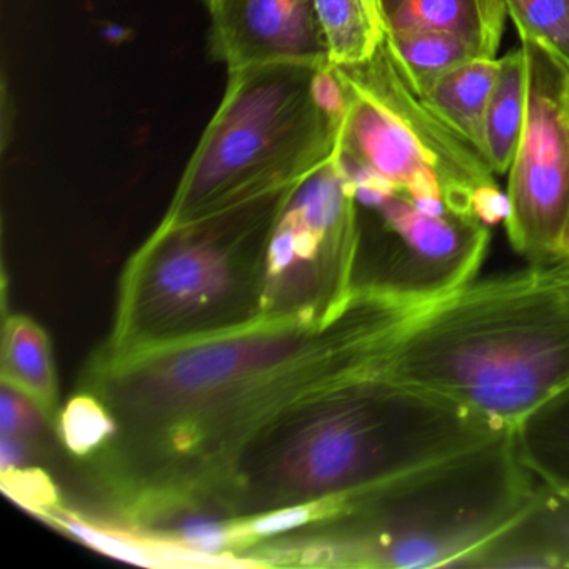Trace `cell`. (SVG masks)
<instances>
[{
	"mask_svg": "<svg viewBox=\"0 0 569 569\" xmlns=\"http://www.w3.org/2000/svg\"><path fill=\"white\" fill-rule=\"evenodd\" d=\"M426 308L352 286L331 306L262 312L119 356L96 352L79 382L111 416L82 461L119 526L159 532L211 518L242 459L306 406L385 371Z\"/></svg>",
	"mask_w": 569,
	"mask_h": 569,
	"instance_id": "cell-1",
	"label": "cell"
},
{
	"mask_svg": "<svg viewBox=\"0 0 569 569\" xmlns=\"http://www.w3.org/2000/svg\"><path fill=\"white\" fill-rule=\"evenodd\" d=\"M499 432L446 399L372 372L306 406L254 446L208 525L299 508L312 528L388 479Z\"/></svg>",
	"mask_w": 569,
	"mask_h": 569,
	"instance_id": "cell-2",
	"label": "cell"
},
{
	"mask_svg": "<svg viewBox=\"0 0 569 569\" xmlns=\"http://www.w3.org/2000/svg\"><path fill=\"white\" fill-rule=\"evenodd\" d=\"M539 481L511 431L388 479L342 505L322 525L266 539L249 566L465 568L515 521Z\"/></svg>",
	"mask_w": 569,
	"mask_h": 569,
	"instance_id": "cell-3",
	"label": "cell"
},
{
	"mask_svg": "<svg viewBox=\"0 0 569 569\" xmlns=\"http://www.w3.org/2000/svg\"><path fill=\"white\" fill-rule=\"evenodd\" d=\"M385 372L512 431L569 385V298L549 268L469 282L411 319Z\"/></svg>",
	"mask_w": 569,
	"mask_h": 569,
	"instance_id": "cell-4",
	"label": "cell"
},
{
	"mask_svg": "<svg viewBox=\"0 0 569 569\" xmlns=\"http://www.w3.org/2000/svg\"><path fill=\"white\" fill-rule=\"evenodd\" d=\"M342 112L332 64L271 62L229 72L224 98L158 228L305 182L338 154Z\"/></svg>",
	"mask_w": 569,
	"mask_h": 569,
	"instance_id": "cell-5",
	"label": "cell"
},
{
	"mask_svg": "<svg viewBox=\"0 0 569 569\" xmlns=\"http://www.w3.org/2000/svg\"><path fill=\"white\" fill-rule=\"evenodd\" d=\"M301 184L178 228H156L122 271L114 325L99 355H124L261 315L269 239Z\"/></svg>",
	"mask_w": 569,
	"mask_h": 569,
	"instance_id": "cell-6",
	"label": "cell"
},
{
	"mask_svg": "<svg viewBox=\"0 0 569 569\" xmlns=\"http://www.w3.org/2000/svg\"><path fill=\"white\" fill-rule=\"evenodd\" d=\"M335 71L345 92L339 152L348 168L375 172L416 201H442L488 226L505 221L508 196L495 172L406 84L386 41L368 61Z\"/></svg>",
	"mask_w": 569,
	"mask_h": 569,
	"instance_id": "cell-7",
	"label": "cell"
},
{
	"mask_svg": "<svg viewBox=\"0 0 569 569\" xmlns=\"http://www.w3.org/2000/svg\"><path fill=\"white\" fill-rule=\"evenodd\" d=\"M359 206L375 212V228L361 224L358 288L428 308L475 281L491 238L481 219L402 191Z\"/></svg>",
	"mask_w": 569,
	"mask_h": 569,
	"instance_id": "cell-8",
	"label": "cell"
},
{
	"mask_svg": "<svg viewBox=\"0 0 569 569\" xmlns=\"http://www.w3.org/2000/svg\"><path fill=\"white\" fill-rule=\"evenodd\" d=\"M361 209L341 152L306 179L269 239L262 312L341 301L355 286Z\"/></svg>",
	"mask_w": 569,
	"mask_h": 569,
	"instance_id": "cell-9",
	"label": "cell"
},
{
	"mask_svg": "<svg viewBox=\"0 0 569 569\" xmlns=\"http://www.w3.org/2000/svg\"><path fill=\"white\" fill-rule=\"evenodd\" d=\"M525 128L509 169L506 231L532 268L565 261L569 244V71L531 44Z\"/></svg>",
	"mask_w": 569,
	"mask_h": 569,
	"instance_id": "cell-10",
	"label": "cell"
},
{
	"mask_svg": "<svg viewBox=\"0 0 569 569\" xmlns=\"http://www.w3.org/2000/svg\"><path fill=\"white\" fill-rule=\"evenodd\" d=\"M212 56L229 72L271 62L329 66L312 0H214Z\"/></svg>",
	"mask_w": 569,
	"mask_h": 569,
	"instance_id": "cell-11",
	"label": "cell"
},
{
	"mask_svg": "<svg viewBox=\"0 0 569 569\" xmlns=\"http://www.w3.org/2000/svg\"><path fill=\"white\" fill-rule=\"evenodd\" d=\"M465 568H569V501L539 482L525 511Z\"/></svg>",
	"mask_w": 569,
	"mask_h": 569,
	"instance_id": "cell-12",
	"label": "cell"
},
{
	"mask_svg": "<svg viewBox=\"0 0 569 569\" xmlns=\"http://www.w3.org/2000/svg\"><path fill=\"white\" fill-rule=\"evenodd\" d=\"M508 18L505 0H405L389 19L388 32H446L482 59H496Z\"/></svg>",
	"mask_w": 569,
	"mask_h": 569,
	"instance_id": "cell-13",
	"label": "cell"
},
{
	"mask_svg": "<svg viewBox=\"0 0 569 569\" xmlns=\"http://www.w3.org/2000/svg\"><path fill=\"white\" fill-rule=\"evenodd\" d=\"M0 379L32 399L56 425L59 385L51 339L44 328L29 316L6 318Z\"/></svg>",
	"mask_w": 569,
	"mask_h": 569,
	"instance_id": "cell-14",
	"label": "cell"
},
{
	"mask_svg": "<svg viewBox=\"0 0 569 569\" xmlns=\"http://www.w3.org/2000/svg\"><path fill=\"white\" fill-rule=\"evenodd\" d=\"M511 435L529 472L569 501V385L529 412Z\"/></svg>",
	"mask_w": 569,
	"mask_h": 569,
	"instance_id": "cell-15",
	"label": "cell"
},
{
	"mask_svg": "<svg viewBox=\"0 0 569 569\" xmlns=\"http://www.w3.org/2000/svg\"><path fill=\"white\" fill-rule=\"evenodd\" d=\"M499 59L468 62L442 78L421 101L485 158V124Z\"/></svg>",
	"mask_w": 569,
	"mask_h": 569,
	"instance_id": "cell-16",
	"label": "cell"
},
{
	"mask_svg": "<svg viewBox=\"0 0 569 569\" xmlns=\"http://www.w3.org/2000/svg\"><path fill=\"white\" fill-rule=\"evenodd\" d=\"M528 102V56L519 48L499 59L485 124V161L495 174L511 169L525 128Z\"/></svg>",
	"mask_w": 569,
	"mask_h": 569,
	"instance_id": "cell-17",
	"label": "cell"
},
{
	"mask_svg": "<svg viewBox=\"0 0 569 569\" xmlns=\"http://www.w3.org/2000/svg\"><path fill=\"white\" fill-rule=\"evenodd\" d=\"M386 46L418 98H425L449 72L482 59L468 42L438 31L388 32Z\"/></svg>",
	"mask_w": 569,
	"mask_h": 569,
	"instance_id": "cell-18",
	"label": "cell"
},
{
	"mask_svg": "<svg viewBox=\"0 0 569 569\" xmlns=\"http://www.w3.org/2000/svg\"><path fill=\"white\" fill-rule=\"evenodd\" d=\"M332 66H355L376 54L388 34L379 0H312Z\"/></svg>",
	"mask_w": 569,
	"mask_h": 569,
	"instance_id": "cell-19",
	"label": "cell"
},
{
	"mask_svg": "<svg viewBox=\"0 0 569 569\" xmlns=\"http://www.w3.org/2000/svg\"><path fill=\"white\" fill-rule=\"evenodd\" d=\"M522 44H531L569 71V0H531L508 12Z\"/></svg>",
	"mask_w": 569,
	"mask_h": 569,
	"instance_id": "cell-20",
	"label": "cell"
},
{
	"mask_svg": "<svg viewBox=\"0 0 569 569\" xmlns=\"http://www.w3.org/2000/svg\"><path fill=\"white\" fill-rule=\"evenodd\" d=\"M112 429L114 425L104 406L84 391L76 392L56 421L66 451L79 462L94 456L111 438Z\"/></svg>",
	"mask_w": 569,
	"mask_h": 569,
	"instance_id": "cell-21",
	"label": "cell"
},
{
	"mask_svg": "<svg viewBox=\"0 0 569 569\" xmlns=\"http://www.w3.org/2000/svg\"><path fill=\"white\" fill-rule=\"evenodd\" d=\"M2 418H0V436L28 446L38 445L46 426L54 422L28 396L2 382Z\"/></svg>",
	"mask_w": 569,
	"mask_h": 569,
	"instance_id": "cell-22",
	"label": "cell"
},
{
	"mask_svg": "<svg viewBox=\"0 0 569 569\" xmlns=\"http://www.w3.org/2000/svg\"><path fill=\"white\" fill-rule=\"evenodd\" d=\"M549 269H551L552 276H555L561 291L569 298V266L556 264Z\"/></svg>",
	"mask_w": 569,
	"mask_h": 569,
	"instance_id": "cell-23",
	"label": "cell"
},
{
	"mask_svg": "<svg viewBox=\"0 0 569 569\" xmlns=\"http://www.w3.org/2000/svg\"><path fill=\"white\" fill-rule=\"evenodd\" d=\"M402 2H405V0H379L382 16H385L386 26H388V21L392 18V14L401 8Z\"/></svg>",
	"mask_w": 569,
	"mask_h": 569,
	"instance_id": "cell-24",
	"label": "cell"
},
{
	"mask_svg": "<svg viewBox=\"0 0 569 569\" xmlns=\"http://www.w3.org/2000/svg\"><path fill=\"white\" fill-rule=\"evenodd\" d=\"M529 2H531V0H505L508 12L512 11V9L522 8V6L529 4Z\"/></svg>",
	"mask_w": 569,
	"mask_h": 569,
	"instance_id": "cell-25",
	"label": "cell"
},
{
	"mask_svg": "<svg viewBox=\"0 0 569 569\" xmlns=\"http://www.w3.org/2000/svg\"><path fill=\"white\" fill-rule=\"evenodd\" d=\"M561 264L569 266V244H568V249H566L565 261H562Z\"/></svg>",
	"mask_w": 569,
	"mask_h": 569,
	"instance_id": "cell-26",
	"label": "cell"
},
{
	"mask_svg": "<svg viewBox=\"0 0 569 569\" xmlns=\"http://www.w3.org/2000/svg\"><path fill=\"white\" fill-rule=\"evenodd\" d=\"M211 2H214V0H208V4H211Z\"/></svg>",
	"mask_w": 569,
	"mask_h": 569,
	"instance_id": "cell-27",
	"label": "cell"
}]
</instances>
